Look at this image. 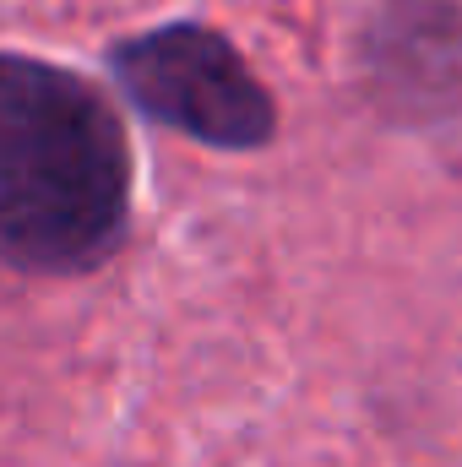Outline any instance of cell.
<instances>
[{"mask_svg":"<svg viewBox=\"0 0 462 467\" xmlns=\"http://www.w3.org/2000/svg\"><path fill=\"white\" fill-rule=\"evenodd\" d=\"M131 218V141L110 99L49 60L0 55V255L88 272Z\"/></svg>","mask_w":462,"mask_h":467,"instance_id":"6da1fadb","label":"cell"},{"mask_svg":"<svg viewBox=\"0 0 462 467\" xmlns=\"http://www.w3.org/2000/svg\"><path fill=\"white\" fill-rule=\"evenodd\" d=\"M110 71L147 119L185 130L207 147L250 152L278 130V104L224 33L169 22L110 49Z\"/></svg>","mask_w":462,"mask_h":467,"instance_id":"7a4b0ae2","label":"cell"},{"mask_svg":"<svg viewBox=\"0 0 462 467\" xmlns=\"http://www.w3.org/2000/svg\"><path fill=\"white\" fill-rule=\"evenodd\" d=\"M359 71L392 119L462 115V5L381 0L359 33Z\"/></svg>","mask_w":462,"mask_h":467,"instance_id":"3957f363","label":"cell"}]
</instances>
